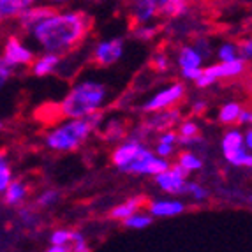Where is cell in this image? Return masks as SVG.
I'll use <instances>...</instances> for the list:
<instances>
[{"mask_svg":"<svg viewBox=\"0 0 252 252\" xmlns=\"http://www.w3.org/2000/svg\"><path fill=\"white\" fill-rule=\"evenodd\" d=\"M90 27H92V20L87 13L55 11L41 23H37L29 34L37 42L42 53H55L63 57L74 51L87 39Z\"/></svg>","mask_w":252,"mask_h":252,"instance_id":"obj_1","label":"cell"},{"mask_svg":"<svg viewBox=\"0 0 252 252\" xmlns=\"http://www.w3.org/2000/svg\"><path fill=\"white\" fill-rule=\"evenodd\" d=\"M108 97V89L102 81L81 80L72 85L59 104V113L63 118H85L102 108Z\"/></svg>","mask_w":252,"mask_h":252,"instance_id":"obj_2","label":"cell"},{"mask_svg":"<svg viewBox=\"0 0 252 252\" xmlns=\"http://www.w3.org/2000/svg\"><path fill=\"white\" fill-rule=\"evenodd\" d=\"M101 109L85 118H65L44 134V145L53 152H72L87 141L94 129L101 126Z\"/></svg>","mask_w":252,"mask_h":252,"instance_id":"obj_3","label":"cell"},{"mask_svg":"<svg viewBox=\"0 0 252 252\" xmlns=\"http://www.w3.org/2000/svg\"><path fill=\"white\" fill-rule=\"evenodd\" d=\"M222 154L233 166L252 168V154L245 148L244 134L240 130L231 129L222 136Z\"/></svg>","mask_w":252,"mask_h":252,"instance_id":"obj_4","label":"cell"},{"mask_svg":"<svg viewBox=\"0 0 252 252\" xmlns=\"http://www.w3.org/2000/svg\"><path fill=\"white\" fill-rule=\"evenodd\" d=\"M0 59H2V62H4L7 67L16 69V67L30 65V63L34 62L35 55L29 46L23 44V41H21L20 37L11 35V37H7V41H5Z\"/></svg>","mask_w":252,"mask_h":252,"instance_id":"obj_5","label":"cell"},{"mask_svg":"<svg viewBox=\"0 0 252 252\" xmlns=\"http://www.w3.org/2000/svg\"><path fill=\"white\" fill-rule=\"evenodd\" d=\"M168 168H169L168 160L162 159V157H159V156H156V154H152V152L147 150V148H143V150L136 156V159L132 160V162H130L124 171L157 177V175L164 173Z\"/></svg>","mask_w":252,"mask_h":252,"instance_id":"obj_6","label":"cell"},{"mask_svg":"<svg viewBox=\"0 0 252 252\" xmlns=\"http://www.w3.org/2000/svg\"><path fill=\"white\" fill-rule=\"evenodd\" d=\"M185 95V87L182 83H173L166 89L159 90L157 94L148 99L143 104V111L145 113H156V111H162V109L171 108L173 104H177L182 97Z\"/></svg>","mask_w":252,"mask_h":252,"instance_id":"obj_7","label":"cell"},{"mask_svg":"<svg viewBox=\"0 0 252 252\" xmlns=\"http://www.w3.org/2000/svg\"><path fill=\"white\" fill-rule=\"evenodd\" d=\"M124 55V39L122 37H111L97 42L92 51V60L101 65V67H109L117 63Z\"/></svg>","mask_w":252,"mask_h":252,"instance_id":"obj_8","label":"cell"},{"mask_svg":"<svg viewBox=\"0 0 252 252\" xmlns=\"http://www.w3.org/2000/svg\"><path fill=\"white\" fill-rule=\"evenodd\" d=\"M156 182L164 192L168 194H185V184H187V171L180 164L169 166L168 169L156 177Z\"/></svg>","mask_w":252,"mask_h":252,"instance_id":"obj_9","label":"cell"},{"mask_svg":"<svg viewBox=\"0 0 252 252\" xmlns=\"http://www.w3.org/2000/svg\"><path fill=\"white\" fill-rule=\"evenodd\" d=\"M245 59H235L229 60V62H219L214 65H208V67L203 69V72L208 76H212L215 81L222 80V78H236V76L244 74L245 71Z\"/></svg>","mask_w":252,"mask_h":252,"instance_id":"obj_10","label":"cell"},{"mask_svg":"<svg viewBox=\"0 0 252 252\" xmlns=\"http://www.w3.org/2000/svg\"><path fill=\"white\" fill-rule=\"evenodd\" d=\"M129 11L136 25H145L159 16V4L157 0H130Z\"/></svg>","mask_w":252,"mask_h":252,"instance_id":"obj_11","label":"cell"},{"mask_svg":"<svg viewBox=\"0 0 252 252\" xmlns=\"http://www.w3.org/2000/svg\"><path fill=\"white\" fill-rule=\"evenodd\" d=\"M143 148L145 147L141 145V139H138V138L127 139L126 143H122L120 147L117 148V150L113 152V156H111L113 164L117 166V168H120L124 171V169H126L127 166H129V164L136 159V156H138Z\"/></svg>","mask_w":252,"mask_h":252,"instance_id":"obj_12","label":"cell"},{"mask_svg":"<svg viewBox=\"0 0 252 252\" xmlns=\"http://www.w3.org/2000/svg\"><path fill=\"white\" fill-rule=\"evenodd\" d=\"M57 9H53L51 5H32L18 16V23L25 32H30L37 23H41L44 18H48L50 14H53Z\"/></svg>","mask_w":252,"mask_h":252,"instance_id":"obj_13","label":"cell"},{"mask_svg":"<svg viewBox=\"0 0 252 252\" xmlns=\"http://www.w3.org/2000/svg\"><path fill=\"white\" fill-rule=\"evenodd\" d=\"M60 60L62 57L55 53H42L41 57L34 59V62L30 63L32 65V74L37 76V78H44V76L51 74V72L57 71V67L60 65Z\"/></svg>","mask_w":252,"mask_h":252,"instance_id":"obj_14","label":"cell"},{"mask_svg":"<svg viewBox=\"0 0 252 252\" xmlns=\"http://www.w3.org/2000/svg\"><path fill=\"white\" fill-rule=\"evenodd\" d=\"M185 210V205L178 199H157L150 203V214L154 217H175Z\"/></svg>","mask_w":252,"mask_h":252,"instance_id":"obj_15","label":"cell"},{"mask_svg":"<svg viewBox=\"0 0 252 252\" xmlns=\"http://www.w3.org/2000/svg\"><path fill=\"white\" fill-rule=\"evenodd\" d=\"M27 196H29V187L21 180H13L2 192V198L7 206H20L27 199Z\"/></svg>","mask_w":252,"mask_h":252,"instance_id":"obj_16","label":"cell"},{"mask_svg":"<svg viewBox=\"0 0 252 252\" xmlns=\"http://www.w3.org/2000/svg\"><path fill=\"white\" fill-rule=\"evenodd\" d=\"M180 120V111L178 109H162V111H156V115L147 122L148 129H157L164 130L173 127Z\"/></svg>","mask_w":252,"mask_h":252,"instance_id":"obj_17","label":"cell"},{"mask_svg":"<svg viewBox=\"0 0 252 252\" xmlns=\"http://www.w3.org/2000/svg\"><path fill=\"white\" fill-rule=\"evenodd\" d=\"M178 65L180 71L187 69H201L203 65V55L196 50V46H182L178 51Z\"/></svg>","mask_w":252,"mask_h":252,"instance_id":"obj_18","label":"cell"},{"mask_svg":"<svg viewBox=\"0 0 252 252\" xmlns=\"http://www.w3.org/2000/svg\"><path fill=\"white\" fill-rule=\"evenodd\" d=\"M159 16L182 18L189 13V0H157Z\"/></svg>","mask_w":252,"mask_h":252,"instance_id":"obj_19","label":"cell"},{"mask_svg":"<svg viewBox=\"0 0 252 252\" xmlns=\"http://www.w3.org/2000/svg\"><path fill=\"white\" fill-rule=\"evenodd\" d=\"M34 4L35 0H0V18H18Z\"/></svg>","mask_w":252,"mask_h":252,"instance_id":"obj_20","label":"cell"},{"mask_svg":"<svg viewBox=\"0 0 252 252\" xmlns=\"http://www.w3.org/2000/svg\"><path fill=\"white\" fill-rule=\"evenodd\" d=\"M143 203H145V198H143V196H136V198L127 199V201H124L122 205L115 206L113 210H111V217L124 220V219H127L129 215L136 214V212L139 210V206L143 205Z\"/></svg>","mask_w":252,"mask_h":252,"instance_id":"obj_21","label":"cell"},{"mask_svg":"<svg viewBox=\"0 0 252 252\" xmlns=\"http://www.w3.org/2000/svg\"><path fill=\"white\" fill-rule=\"evenodd\" d=\"M240 111H242V108H240L238 102H227V104H224L222 108L219 109V122L220 124H235L236 120H238V115Z\"/></svg>","mask_w":252,"mask_h":252,"instance_id":"obj_22","label":"cell"},{"mask_svg":"<svg viewBox=\"0 0 252 252\" xmlns=\"http://www.w3.org/2000/svg\"><path fill=\"white\" fill-rule=\"evenodd\" d=\"M178 164H180L182 168L185 169V171H198V169L203 168V160L199 159L196 154H192V152H184V154H180V157H178Z\"/></svg>","mask_w":252,"mask_h":252,"instance_id":"obj_23","label":"cell"},{"mask_svg":"<svg viewBox=\"0 0 252 252\" xmlns=\"http://www.w3.org/2000/svg\"><path fill=\"white\" fill-rule=\"evenodd\" d=\"M152 224V215L147 214H132L127 219H124V226L130 227V229H145Z\"/></svg>","mask_w":252,"mask_h":252,"instance_id":"obj_24","label":"cell"},{"mask_svg":"<svg viewBox=\"0 0 252 252\" xmlns=\"http://www.w3.org/2000/svg\"><path fill=\"white\" fill-rule=\"evenodd\" d=\"M159 27L156 25H136L134 30H132V35H134L138 41H152V39L156 37L159 34Z\"/></svg>","mask_w":252,"mask_h":252,"instance_id":"obj_25","label":"cell"},{"mask_svg":"<svg viewBox=\"0 0 252 252\" xmlns=\"http://www.w3.org/2000/svg\"><path fill=\"white\" fill-rule=\"evenodd\" d=\"M217 57L220 62H229V60H235L240 57L238 46L233 44V42H224L222 46L217 50Z\"/></svg>","mask_w":252,"mask_h":252,"instance_id":"obj_26","label":"cell"},{"mask_svg":"<svg viewBox=\"0 0 252 252\" xmlns=\"http://www.w3.org/2000/svg\"><path fill=\"white\" fill-rule=\"evenodd\" d=\"M13 182V169L9 166V162L0 156V194L7 189V185Z\"/></svg>","mask_w":252,"mask_h":252,"instance_id":"obj_27","label":"cell"},{"mask_svg":"<svg viewBox=\"0 0 252 252\" xmlns=\"http://www.w3.org/2000/svg\"><path fill=\"white\" fill-rule=\"evenodd\" d=\"M57 201H59V192L55 189H46L39 194L37 206L39 208H50V206H53Z\"/></svg>","mask_w":252,"mask_h":252,"instance_id":"obj_28","label":"cell"},{"mask_svg":"<svg viewBox=\"0 0 252 252\" xmlns=\"http://www.w3.org/2000/svg\"><path fill=\"white\" fill-rule=\"evenodd\" d=\"M72 240V231L69 229H55L50 235V244L51 245H67Z\"/></svg>","mask_w":252,"mask_h":252,"instance_id":"obj_29","label":"cell"},{"mask_svg":"<svg viewBox=\"0 0 252 252\" xmlns=\"http://www.w3.org/2000/svg\"><path fill=\"white\" fill-rule=\"evenodd\" d=\"M185 194H190L198 201H203V199L208 198V190L205 187H201L199 184H194V182H187L185 184Z\"/></svg>","mask_w":252,"mask_h":252,"instance_id":"obj_30","label":"cell"},{"mask_svg":"<svg viewBox=\"0 0 252 252\" xmlns=\"http://www.w3.org/2000/svg\"><path fill=\"white\" fill-rule=\"evenodd\" d=\"M72 247L69 249V252H90V247L85 242V236L80 231H72Z\"/></svg>","mask_w":252,"mask_h":252,"instance_id":"obj_31","label":"cell"},{"mask_svg":"<svg viewBox=\"0 0 252 252\" xmlns=\"http://www.w3.org/2000/svg\"><path fill=\"white\" fill-rule=\"evenodd\" d=\"M180 138H196L199 132V127L196 122H190V120H187V122H182L180 124Z\"/></svg>","mask_w":252,"mask_h":252,"instance_id":"obj_32","label":"cell"},{"mask_svg":"<svg viewBox=\"0 0 252 252\" xmlns=\"http://www.w3.org/2000/svg\"><path fill=\"white\" fill-rule=\"evenodd\" d=\"M154 67L159 72H166L169 69V59L164 53H156L154 55Z\"/></svg>","mask_w":252,"mask_h":252,"instance_id":"obj_33","label":"cell"},{"mask_svg":"<svg viewBox=\"0 0 252 252\" xmlns=\"http://www.w3.org/2000/svg\"><path fill=\"white\" fill-rule=\"evenodd\" d=\"M11 76H13V69L7 67V65L2 62V59H0V90L7 85V81L11 80Z\"/></svg>","mask_w":252,"mask_h":252,"instance_id":"obj_34","label":"cell"},{"mask_svg":"<svg viewBox=\"0 0 252 252\" xmlns=\"http://www.w3.org/2000/svg\"><path fill=\"white\" fill-rule=\"evenodd\" d=\"M238 51H240V55H242V59H245V60L252 59V37L240 42Z\"/></svg>","mask_w":252,"mask_h":252,"instance_id":"obj_35","label":"cell"},{"mask_svg":"<svg viewBox=\"0 0 252 252\" xmlns=\"http://www.w3.org/2000/svg\"><path fill=\"white\" fill-rule=\"evenodd\" d=\"M173 145H168V143H159L156 147V156L162 157V159H168L169 156H173Z\"/></svg>","mask_w":252,"mask_h":252,"instance_id":"obj_36","label":"cell"},{"mask_svg":"<svg viewBox=\"0 0 252 252\" xmlns=\"http://www.w3.org/2000/svg\"><path fill=\"white\" fill-rule=\"evenodd\" d=\"M178 139L177 132H173V130H166L162 134L159 136V143H168V145H175Z\"/></svg>","mask_w":252,"mask_h":252,"instance_id":"obj_37","label":"cell"},{"mask_svg":"<svg viewBox=\"0 0 252 252\" xmlns=\"http://www.w3.org/2000/svg\"><path fill=\"white\" fill-rule=\"evenodd\" d=\"M201 74H203V67L201 69H187V71H182V76H184L185 80H190V81H196Z\"/></svg>","mask_w":252,"mask_h":252,"instance_id":"obj_38","label":"cell"},{"mask_svg":"<svg viewBox=\"0 0 252 252\" xmlns=\"http://www.w3.org/2000/svg\"><path fill=\"white\" fill-rule=\"evenodd\" d=\"M194 46H196V50L199 51V53L203 55V59H206V57H208V55H210V46H208V42L206 41H198L196 42V44H194Z\"/></svg>","mask_w":252,"mask_h":252,"instance_id":"obj_39","label":"cell"},{"mask_svg":"<svg viewBox=\"0 0 252 252\" xmlns=\"http://www.w3.org/2000/svg\"><path fill=\"white\" fill-rule=\"evenodd\" d=\"M20 219L25 224H32V220H34V212L29 210V208H20Z\"/></svg>","mask_w":252,"mask_h":252,"instance_id":"obj_40","label":"cell"},{"mask_svg":"<svg viewBox=\"0 0 252 252\" xmlns=\"http://www.w3.org/2000/svg\"><path fill=\"white\" fill-rule=\"evenodd\" d=\"M206 109V102L205 101H198L196 104L192 106V111H194V115H201L203 111Z\"/></svg>","mask_w":252,"mask_h":252,"instance_id":"obj_41","label":"cell"},{"mask_svg":"<svg viewBox=\"0 0 252 252\" xmlns=\"http://www.w3.org/2000/svg\"><path fill=\"white\" fill-rule=\"evenodd\" d=\"M244 143H245V148L252 152V129H249L244 134Z\"/></svg>","mask_w":252,"mask_h":252,"instance_id":"obj_42","label":"cell"},{"mask_svg":"<svg viewBox=\"0 0 252 252\" xmlns=\"http://www.w3.org/2000/svg\"><path fill=\"white\" fill-rule=\"evenodd\" d=\"M249 118H251V111H245V109H242L238 115V120L236 122L240 124H249Z\"/></svg>","mask_w":252,"mask_h":252,"instance_id":"obj_43","label":"cell"},{"mask_svg":"<svg viewBox=\"0 0 252 252\" xmlns=\"http://www.w3.org/2000/svg\"><path fill=\"white\" fill-rule=\"evenodd\" d=\"M46 252H69V247L67 245H50Z\"/></svg>","mask_w":252,"mask_h":252,"instance_id":"obj_44","label":"cell"},{"mask_svg":"<svg viewBox=\"0 0 252 252\" xmlns=\"http://www.w3.org/2000/svg\"><path fill=\"white\" fill-rule=\"evenodd\" d=\"M50 4H55V5H60V4H67L69 0H48Z\"/></svg>","mask_w":252,"mask_h":252,"instance_id":"obj_45","label":"cell"},{"mask_svg":"<svg viewBox=\"0 0 252 252\" xmlns=\"http://www.w3.org/2000/svg\"><path fill=\"white\" fill-rule=\"evenodd\" d=\"M249 124H252V111H251V118H249Z\"/></svg>","mask_w":252,"mask_h":252,"instance_id":"obj_46","label":"cell"},{"mask_svg":"<svg viewBox=\"0 0 252 252\" xmlns=\"http://www.w3.org/2000/svg\"><path fill=\"white\" fill-rule=\"evenodd\" d=\"M2 127H4V124H2V122H0V130H2Z\"/></svg>","mask_w":252,"mask_h":252,"instance_id":"obj_47","label":"cell"},{"mask_svg":"<svg viewBox=\"0 0 252 252\" xmlns=\"http://www.w3.org/2000/svg\"><path fill=\"white\" fill-rule=\"evenodd\" d=\"M0 20H2V18H0Z\"/></svg>","mask_w":252,"mask_h":252,"instance_id":"obj_48","label":"cell"}]
</instances>
